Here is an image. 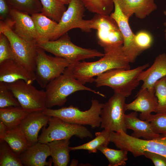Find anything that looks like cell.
Returning a JSON list of instances; mask_svg holds the SVG:
<instances>
[{"mask_svg":"<svg viewBox=\"0 0 166 166\" xmlns=\"http://www.w3.org/2000/svg\"><path fill=\"white\" fill-rule=\"evenodd\" d=\"M122 46L104 49V56L98 61L90 62L79 61L68 67L75 77L83 85L94 82V77L110 70L130 69V62Z\"/></svg>","mask_w":166,"mask_h":166,"instance_id":"1","label":"cell"},{"mask_svg":"<svg viewBox=\"0 0 166 166\" xmlns=\"http://www.w3.org/2000/svg\"><path fill=\"white\" fill-rule=\"evenodd\" d=\"M45 88L46 108L63 106L68 96L79 91H88L103 97L105 96L99 92L84 86L75 77L69 67L62 74L49 82Z\"/></svg>","mask_w":166,"mask_h":166,"instance_id":"2","label":"cell"},{"mask_svg":"<svg viewBox=\"0 0 166 166\" xmlns=\"http://www.w3.org/2000/svg\"><path fill=\"white\" fill-rule=\"evenodd\" d=\"M149 66L148 63L132 69H114L98 76L95 79L97 87L107 86L125 97L130 95L140 84L138 76Z\"/></svg>","mask_w":166,"mask_h":166,"instance_id":"3","label":"cell"},{"mask_svg":"<svg viewBox=\"0 0 166 166\" xmlns=\"http://www.w3.org/2000/svg\"><path fill=\"white\" fill-rule=\"evenodd\" d=\"M110 142L120 149L131 152L135 157L143 156L144 152L156 153L166 157V134L151 140H143L128 135L122 131L111 133Z\"/></svg>","mask_w":166,"mask_h":166,"instance_id":"4","label":"cell"},{"mask_svg":"<svg viewBox=\"0 0 166 166\" xmlns=\"http://www.w3.org/2000/svg\"><path fill=\"white\" fill-rule=\"evenodd\" d=\"M37 45L56 56L65 59L69 63V66L75 65L81 60L104 55L97 49L83 48L75 45L67 33L57 40Z\"/></svg>","mask_w":166,"mask_h":166,"instance_id":"5","label":"cell"},{"mask_svg":"<svg viewBox=\"0 0 166 166\" xmlns=\"http://www.w3.org/2000/svg\"><path fill=\"white\" fill-rule=\"evenodd\" d=\"M104 104L100 103L97 100L93 99L91 105L88 110L83 111L78 108L70 105L58 109L46 108L42 112L52 117H58L63 121L70 124L90 126L92 128L100 127V114Z\"/></svg>","mask_w":166,"mask_h":166,"instance_id":"6","label":"cell"},{"mask_svg":"<svg viewBox=\"0 0 166 166\" xmlns=\"http://www.w3.org/2000/svg\"><path fill=\"white\" fill-rule=\"evenodd\" d=\"M49 126L42 128V132L38 137V142L44 144L55 140L70 139L73 136L80 138L93 137L91 132L85 126L69 123L55 117L50 118Z\"/></svg>","mask_w":166,"mask_h":166,"instance_id":"7","label":"cell"},{"mask_svg":"<svg viewBox=\"0 0 166 166\" xmlns=\"http://www.w3.org/2000/svg\"><path fill=\"white\" fill-rule=\"evenodd\" d=\"M69 65L65 59L49 55L37 46L34 73L35 80L42 88H45L49 82L62 74Z\"/></svg>","mask_w":166,"mask_h":166,"instance_id":"8","label":"cell"},{"mask_svg":"<svg viewBox=\"0 0 166 166\" xmlns=\"http://www.w3.org/2000/svg\"><path fill=\"white\" fill-rule=\"evenodd\" d=\"M126 97L117 93L105 104L101 112L100 128L110 131H122L127 133L125 121V112L127 110Z\"/></svg>","mask_w":166,"mask_h":166,"instance_id":"9","label":"cell"},{"mask_svg":"<svg viewBox=\"0 0 166 166\" xmlns=\"http://www.w3.org/2000/svg\"><path fill=\"white\" fill-rule=\"evenodd\" d=\"M4 34L11 45L14 60L29 71L34 73L37 45L18 36L12 28L0 21V33Z\"/></svg>","mask_w":166,"mask_h":166,"instance_id":"10","label":"cell"},{"mask_svg":"<svg viewBox=\"0 0 166 166\" xmlns=\"http://www.w3.org/2000/svg\"><path fill=\"white\" fill-rule=\"evenodd\" d=\"M90 20V28L97 30L98 43L104 49L123 45L122 33L117 23L110 15L96 14Z\"/></svg>","mask_w":166,"mask_h":166,"instance_id":"11","label":"cell"},{"mask_svg":"<svg viewBox=\"0 0 166 166\" xmlns=\"http://www.w3.org/2000/svg\"><path fill=\"white\" fill-rule=\"evenodd\" d=\"M7 84L8 89L23 109L32 112L42 111L46 108L44 90H39L32 84L22 80Z\"/></svg>","mask_w":166,"mask_h":166,"instance_id":"12","label":"cell"},{"mask_svg":"<svg viewBox=\"0 0 166 166\" xmlns=\"http://www.w3.org/2000/svg\"><path fill=\"white\" fill-rule=\"evenodd\" d=\"M64 12L55 28L51 40L57 39L70 30L79 28L82 31H91L90 20L83 19L85 7L80 0H72Z\"/></svg>","mask_w":166,"mask_h":166,"instance_id":"13","label":"cell"},{"mask_svg":"<svg viewBox=\"0 0 166 166\" xmlns=\"http://www.w3.org/2000/svg\"><path fill=\"white\" fill-rule=\"evenodd\" d=\"M114 10L110 16L117 23L123 38V49L130 63L134 62L139 55L136 49L135 43V34L129 26L128 20L121 11L117 0H113Z\"/></svg>","mask_w":166,"mask_h":166,"instance_id":"14","label":"cell"},{"mask_svg":"<svg viewBox=\"0 0 166 166\" xmlns=\"http://www.w3.org/2000/svg\"><path fill=\"white\" fill-rule=\"evenodd\" d=\"M51 117L42 111H37L29 113L21 121L18 126L30 145L38 142L40 130L45 126Z\"/></svg>","mask_w":166,"mask_h":166,"instance_id":"15","label":"cell"},{"mask_svg":"<svg viewBox=\"0 0 166 166\" xmlns=\"http://www.w3.org/2000/svg\"><path fill=\"white\" fill-rule=\"evenodd\" d=\"M20 80L32 84L35 80L34 73L15 60H8L0 63V82L10 83Z\"/></svg>","mask_w":166,"mask_h":166,"instance_id":"16","label":"cell"},{"mask_svg":"<svg viewBox=\"0 0 166 166\" xmlns=\"http://www.w3.org/2000/svg\"><path fill=\"white\" fill-rule=\"evenodd\" d=\"M136 97L132 102L126 104L127 110L140 112L139 118L143 121L147 120L152 112L156 113L158 100L155 95L154 90L141 88Z\"/></svg>","mask_w":166,"mask_h":166,"instance_id":"17","label":"cell"},{"mask_svg":"<svg viewBox=\"0 0 166 166\" xmlns=\"http://www.w3.org/2000/svg\"><path fill=\"white\" fill-rule=\"evenodd\" d=\"M11 14L14 22L13 30L14 32L24 40L37 45V34L31 15L13 8Z\"/></svg>","mask_w":166,"mask_h":166,"instance_id":"18","label":"cell"},{"mask_svg":"<svg viewBox=\"0 0 166 166\" xmlns=\"http://www.w3.org/2000/svg\"><path fill=\"white\" fill-rule=\"evenodd\" d=\"M50 156L49 145L38 142L29 147L19 157L23 166H44L51 165V160L46 161Z\"/></svg>","mask_w":166,"mask_h":166,"instance_id":"19","label":"cell"},{"mask_svg":"<svg viewBox=\"0 0 166 166\" xmlns=\"http://www.w3.org/2000/svg\"><path fill=\"white\" fill-rule=\"evenodd\" d=\"M121 11L128 19L132 15L143 19L156 9L154 0H117Z\"/></svg>","mask_w":166,"mask_h":166,"instance_id":"20","label":"cell"},{"mask_svg":"<svg viewBox=\"0 0 166 166\" xmlns=\"http://www.w3.org/2000/svg\"><path fill=\"white\" fill-rule=\"evenodd\" d=\"M166 76V54H160L155 58L150 68L142 71L138 76V79L143 83L141 88L153 91L155 83Z\"/></svg>","mask_w":166,"mask_h":166,"instance_id":"21","label":"cell"},{"mask_svg":"<svg viewBox=\"0 0 166 166\" xmlns=\"http://www.w3.org/2000/svg\"><path fill=\"white\" fill-rule=\"evenodd\" d=\"M137 115V112L136 111L125 115L124 121L126 128L133 131L131 136L137 138L142 137L145 140H151L160 135L154 132L149 121L141 120L138 117Z\"/></svg>","mask_w":166,"mask_h":166,"instance_id":"22","label":"cell"},{"mask_svg":"<svg viewBox=\"0 0 166 166\" xmlns=\"http://www.w3.org/2000/svg\"><path fill=\"white\" fill-rule=\"evenodd\" d=\"M31 16L37 33V45L51 40L58 23L41 13L33 14Z\"/></svg>","mask_w":166,"mask_h":166,"instance_id":"23","label":"cell"},{"mask_svg":"<svg viewBox=\"0 0 166 166\" xmlns=\"http://www.w3.org/2000/svg\"><path fill=\"white\" fill-rule=\"evenodd\" d=\"M69 139L53 140L47 143L50 149V156L54 166H66L70 159L71 151L69 145Z\"/></svg>","mask_w":166,"mask_h":166,"instance_id":"24","label":"cell"},{"mask_svg":"<svg viewBox=\"0 0 166 166\" xmlns=\"http://www.w3.org/2000/svg\"><path fill=\"white\" fill-rule=\"evenodd\" d=\"M0 140L5 141L18 156L31 146L18 125L8 130Z\"/></svg>","mask_w":166,"mask_h":166,"instance_id":"25","label":"cell"},{"mask_svg":"<svg viewBox=\"0 0 166 166\" xmlns=\"http://www.w3.org/2000/svg\"><path fill=\"white\" fill-rule=\"evenodd\" d=\"M30 112L21 106L0 108V121L9 130L18 126Z\"/></svg>","mask_w":166,"mask_h":166,"instance_id":"26","label":"cell"},{"mask_svg":"<svg viewBox=\"0 0 166 166\" xmlns=\"http://www.w3.org/2000/svg\"><path fill=\"white\" fill-rule=\"evenodd\" d=\"M111 132L104 129L101 132H95L96 137L92 140L81 145L70 147L72 151L84 150L88 151L89 153H96L98 149L102 146H108L110 142Z\"/></svg>","mask_w":166,"mask_h":166,"instance_id":"27","label":"cell"},{"mask_svg":"<svg viewBox=\"0 0 166 166\" xmlns=\"http://www.w3.org/2000/svg\"><path fill=\"white\" fill-rule=\"evenodd\" d=\"M40 1L42 8L41 13L58 22L63 13L66 10L65 5L59 0Z\"/></svg>","mask_w":166,"mask_h":166,"instance_id":"28","label":"cell"},{"mask_svg":"<svg viewBox=\"0 0 166 166\" xmlns=\"http://www.w3.org/2000/svg\"><path fill=\"white\" fill-rule=\"evenodd\" d=\"M108 159L109 166H125L128 159V151L120 149L117 150L102 146L98 149Z\"/></svg>","mask_w":166,"mask_h":166,"instance_id":"29","label":"cell"},{"mask_svg":"<svg viewBox=\"0 0 166 166\" xmlns=\"http://www.w3.org/2000/svg\"><path fill=\"white\" fill-rule=\"evenodd\" d=\"M89 11L104 15H110L114 7L113 0H80Z\"/></svg>","mask_w":166,"mask_h":166,"instance_id":"30","label":"cell"},{"mask_svg":"<svg viewBox=\"0 0 166 166\" xmlns=\"http://www.w3.org/2000/svg\"><path fill=\"white\" fill-rule=\"evenodd\" d=\"M0 166H23L19 156L4 140H0Z\"/></svg>","mask_w":166,"mask_h":166,"instance_id":"31","label":"cell"},{"mask_svg":"<svg viewBox=\"0 0 166 166\" xmlns=\"http://www.w3.org/2000/svg\"><path fill=\"white\" fill-rule=\"evenodd\" d=\"M12 8L31 15L41 13L42 6L40 0H7Z\"/></svg>","mask_w":166,"mask_h":166,"instance_id":"32","label":"cell"},{"mask_svg":"<svg viewBox=\"0 0 166 166\" xmlns=\"http://www.w3.org/2000/svg\"><path fill=\"white\" fill-rule=\"evenodd\" d=\"M154 89L158 100L156 113H166V76L155 83Z\"/></svg>","mask_w":166,"mask_h":166,"instance_id":"33","label":"cell"},{"mask_svg":"<svg viewBox=\"0 0 166 166\" xmlns=\"http://www.w3.org/2000/svg\"><path fill=\"white\" fill-rule=\"evenodd\" d=\"M9 89L7 83L0 82V108L20 106L19 102Z\"/></svg>","mask_w":166,"mask_h":166,"instance_id":"34","label":"cell"},{"mask_svg":"<svg viewBox=\"0 0 166 166\" xmlns=\"http://www.w3.org/2000/svg\"><path fill=\"white\" fill-rule=\"evenodd\" d=\"M152 42V36L146 31H140L135 34L134 43L139 55L143 51L150 48Z\"/></svg>","mask_w":166,"mask_h":166,"instance_id":"35","label":"cell"},{"mask_svg":"<svg viewBox=\"0 0 166 166\" xmlns=\"http://www.w3.org/2000/svg\"><path fill=\"white\" fill-rule=\"evenodd\" d=\"M146 120L149 122L155 133L166 134V113L151 114Z\"/></svg>","mask_w":166,"mask_h":166,"instance_id":"36","label":"cell"},{"mask_svg":"<svg viewBox=\"0 0 166 166\" xmlns=\"http://www.w3.org/2000/svg\"><path fill=\"white\" fill-rule=\"evenodd\" d=\"M9 40L3 33H0V63L8 60H14Z\"/></svg>","mask_w":166,"mask_h":166,"instance_id":"37","label":"cell"},{"mask_svg":"<svg viewBox=\"0 0 166 166\" xmlns=\"http://www.w3.org/2000/svg\"><path fill=\"white\" fill-rule=\"evenodd\" d=\"M12 9L7 0H0V21L13 28L14 22L11 14Z\"/></svg>","mask_w":166,"mask_h":166,"instance_id":"38","label":"cell"},{"mask_svg":"<svg viewBox=\"0 0 166 166\" xmlns=\"http://www.w3.org/2000/svg\"><path fill=\"white\" fill-rule=\"evenodd\" d=\"M143 156L151 160L155 166H166V157L163 155L145 151L144 152Z\"/></svg>","mask_w":166,"mask_h":166,"instance_id":"39","label":"cell"},{"mask_svg":"<svg viewBox=\"0 0 166 166\" xmlns=\"http://www.w3.org/2000/svg\"><path fill=\"white\" fill-rule=\"evenodd\" d=\"M8 130L5 124L0 121V138L3 136Z\"/></svg>","mask_w":166,"mask_h":166,"instance_id":"40","label":"cell"},{"mask_svg":"<svg viewBox=\"0 0 166 166\" xmlns=\"http://www.w3.org/2000/svg\"><path fill=\"white\" fill-rule=\"evenodd\" d=\"M78 161L77 160L75 159H73L72 160L70 166H77Z\"/></svg>","mask_w":166,"mask_h":166,"instance_id":"41","label":"cell"},{"mask_svg":"<svg viewBox=\"0 0 166 166\" xmlns=\"http://www.w3.org/2000/svg\"><path fill=\"white\" fill-rule=\"evenodd\" d=\"M62 3L65 5L69 4L72 0H59Z\"/></svg>","mask_w":166,"mask_h":166,"instance_id":"42","label":"cell"},{"mask_svg":"<svg viewBox=\"0 0 166 166\" xmlns=\"http://www.w3.org/2000/svg\"><path fill=\"white\" fill-rule=\"evenodd\" d=\"M164 25L165 27V30H164V37H165V40H166V22H165L164 23Z\"/></svg>","mask_w":166,"mask_h":166,"instance_id":"43","label":"cell"},{"mask_svg":"<svg viewBox=\"0 0 166 166\" xmlns=\"http://www.w3.org/2000/svg\"><path fill=\"white\" fill-rule=\"evenodd\" d=\"M164 15L166 16V8L165 10L164 11Z\"/></svg>","mask_w":166,"mask_h":166,"instance_id":"44","label":"cell"}]
</instances>
